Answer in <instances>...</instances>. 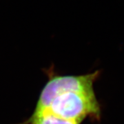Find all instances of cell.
<instances>
[{
  "label": "cell",
  "instance_id": "1",
  "mask_svg": "<svg viewBox=\"0 0 124 124\" xmlns=\"http://www.w3.org/2000/svg\"><path fill=\"white\" fill-rule=\"evenodd\" d=\"M99 72L84 75L50 77L40 93L35 110L67 121L99 119L101 108L94 84Z\"/></svg>",
  "mask_w": 124,
  "mask_h": 124
},
{
  "label": "cell",
  "instance_id": "2",
  "mask_svg": "<svg viewBox=\"0 0 124 124\" xmlns=\"http://www.w3.org/2000/svg\"><path fill=\"white\" fill-rule=\"evenodd\" d=\"M81 122L67 121L55 117L49 114L34 111L32 115L19 124H81Z\"/></svg>",
  "mask_w": 124,
  "mask_h": 124
}]
</instances>
